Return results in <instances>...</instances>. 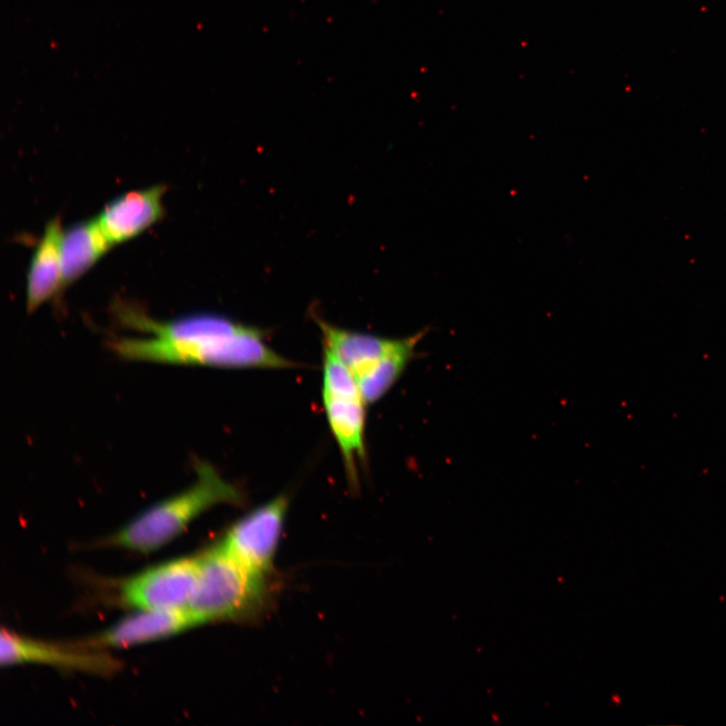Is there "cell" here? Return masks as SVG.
Returning <instances> with one entry per match:
<instances>
[{
    "label": "cell",
    "instance_id": "6",
    "mask_svg": "<svg viewBox=\"0 0 726 726\" xmlns=\"http://www.w3.org/2000/svg\"><path fill=\"white\" fill-rule=\"evenodd\" d=\"M289 498L281 495L237 521L222 545L242 565L268 577L283 534Z\"/></svg>",
    "mask_w": 726,
    "mask_h": 726
},
{
    "label": "cell",
    "instance_id": "2",
    "mask_svg": "<svg viewBox=\"0 0 726 726\" xmlns=\"http://www.w3.org/2000/svg\"><path fill=\"white\" fill-rule=\"evenodd\" d=\"M196 480L190 488L160 502L116 533L112 545L151 553L178 537L197 517L217 505L240 506L244 494L226 480L216 467L195 460Z\"/></svg>",
    "mask_w": 726,
    "mask_h": 726
},
{
    "label": "cell",
    "instance_id": "5",
    "mask_svg": "<svg viewBox=\"0 0 726 726\" xmlns=\"http://www.w3.org/2000/svg\"><path fill=\"white\" fill-rule=\"evenodd\" d=\"M322 402L351 487H358V464L366 459L368 402L351 372L335 353L323 346Z\"/></svg>",
    "mask_w": 726,
    "mask_h": 726
},
{
    "label": "cell",
    "instance_id": "7",
    "mask_svg": "<svg viewBox=\"0 0 726 726\" xmlns=\"http://www.w3.org/2000/svg\"><path fill=\"white\" fill-rule=\"evenodd\" d=\"M198 579V558L175 560L141 573L121 588V598L141 611L188 610Z\"/></svg>",
    "mask_w": 726,
    "mask_h": 726
},
{
    "label": "cell",
    "instance_id": "4",
    "mask_svg": "<svg viewBox=\"0 0 726 726\" xmlns=\"http://www.w3.org/2000/svg\"><path fill=\"white\" fill-rule=\"evenodd\" d=\"M323 346L331 349L354 376L368 404L385 397L402 377L427 333L392 339L350 331L316 316Z\"/></svg>",
    "mask_w": 726,
    "mask_h": 726
},
{
    "label": "cell",
    "instance_id": "8",
    "mask_svg": "<svg viewBox=\"0 0 726 726\" xmlns=\"http://www.w3.org/2000/svg\"><path fill=\"white\" fill-rule=\"evenodd\" d=\"M0 662L3 666L45 664L99 676H111L121 669L120 662L110 655L83 651L78 646H55L6 630L0 635Z\"/></svg>",
    "mask_w": 726,
    "mask_h": 726
},
{
    "label": "cell",
    "instance_id": "3",
    "mask_svg": "<svg viewBox=\"0 0 726 726\" xmlns=\"http://www.w3.org/2000/svg\"><path fill=\"white\" fill-rule=\"evenodd\" d=\"M267 581L240 564L221 543L198 557V579L188 610L200 624L251 619L267 605Z\"/></svg>",
    "mask_w": 726,
    "mask_h": 726
},
{
    "label": "cell",
    "instance_id": "11",
    "mask_svg": "<svg viewBox=\"0 0 726 726\" xmlns=\"http://www.w3.org/2000/svg\"><path fill=\"white\" fill-rule=\"evenodd\" d=\"M63 230L60 217L51 219L33 253L26 285V303L29 313H34L65 290L61 261Z\"/></svg>",
    "mask_w": 726,
    "mask_h": 726
},
{
    "label": "cell",
    "instance_id": "10",
    "mask_svg": "<svg viewBox=\"0 0 726 726\" xmlns=\"http://www.w3.org/2000/svg\"><path fill=\"white\" fill-rule=\"evenodd\" d=\"M201 625L189 610L143 611L87 641L82 648H128L168 638Z\"/></svg>",
    "mask_w": 726,
    "mask_h": 726
},
{
    "label": "cell",
    "instance_id": "9",
    "mask_svg": "<svg viewBox=\"0 0 726 726\" xmlns=\"http://www.w3.org/2000/svg\"><path fill=\"white\" fill-rule=\"evenodd\" d=\"M167 187L155 185L128 192L105 205L97 220L113 246L132 240L165 215Z\"/></svg>",
    "mask_w": 726,
    "mask_h": 726
},
{
    "label": "cell",
    "instance_id": "12",
    "mask_svg": "<svg viewBox=\"0 0 726 726\" xmlns=\"http://www.w3.org/2000/svg\"><path fill=\"white\" fill-rule=\"evenodd\" d=\"M113 247L97 218L64 228L61 238L64 289L84 276Z\"/></svg>",
    "mask_w": 726,
    "mask_h": 726
},
{
    "label": "cell",
    "instance_id": "1",
    "mask_svg": "<svg viewBox=\"0 0 726 726\" xmlns=\"http://www.w3.org/2000/svg\"><path fill=\"white\" fill-rule=\"evenodd\" d=\"M172 340L113 337L108 346L119 357L163 365L218 369L286 370L294 362L274 350L266 333L256 327L215 314L176 318L170 325Z\"/></svg>",
    "mask_w": 726,
    "mask_h": 726
}]
</instances>
